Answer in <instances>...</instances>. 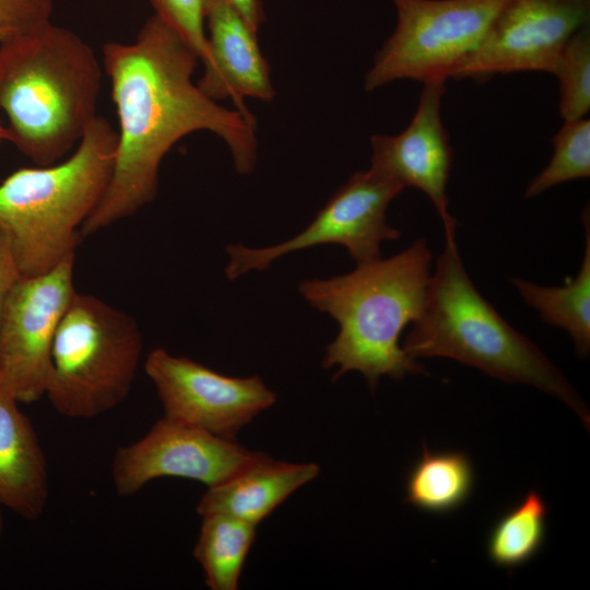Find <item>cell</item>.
Listing matches in <instances>:
<instances>
[{"mask_svg":"<svg viewBox=\"0 0 590 590\" xmlns=\"http://www.w3.org/2000/svg\"><path fill=\"white\" fill-rule=\"evenodd\" d=\"M199 58L157 14L133 43H107L104 67L119 121L109 185L81 227L88 236L154 200L160 164L185 135L208 130L228 145L236 170L249 174L257 161L256 119L228 109L192 81Z\"/></svg>","mask_w":590,"mask_h":590,"instance_id":"1","label":"cell"},{"mask_svg":"<svg viewBox=\"0 0 590 590\" xmlns=\"http://www.w3.org/2000/svg\"><path fill=\"white\" fill-rule=\"evenodd\" d=\"M432 260L427 241L418 238L403 251L357 263L346 274L300 282L304 299L339 324L322 362L326 368L338 367L333 379L356 370L374 390L381 376L401 379L423 371L400 345V337L422 312Z\"/></svg>","mask_w":590,"mask_h":590,"instance_id":"2","label":"cell"},{"mask_svg":"<svg viewBox=\"0 0 590 590\" xmlns=\"http://www.w3.org/2000/svg\"><path fill=\"white\" fill-rule=\"evenodd\" d=\"M102 70L70 30L45 22L0 48V109L10 142L33 162H58L96 116Z\"/></svg>","mask_w":590,"mask_h":590,"instance_id":"3","label":"cell"},{"mask_svg":"<svg viewBox=\"0 0 590 590\" xmlns=\"http://www.w3.org/2000/svg\"><path fill=\"white\" fill-rule=\"evenodd\" d=\"M402 347L413 359L448 357L503 381L535 387L569 405L589 428V410L565 376L476 290L456 237H445L424 307Z\"/></svg>","mask_w":590,"mask_h":590,"instance_id":"4","label":"cell"},{"mask_svg":"<svg viewBox=\"0 0 590 590\" xmlns=\"http://www.w3.org/2000/svg\"><path fill=\"white\" fill-rule=\"evenodd\" d=\"M116 146L117 132L96 115L66 161L20 168L0 184V228L22 276L75 255L81 227L109 185Z\"/></svg>","mask_w":590,"mask_h":590,"instance_id":"5","label":"cell"},{"mask_svg":"<svg viewBox=\"0 0 590 590\" xmlns=\"http://www.w3.org/2000/svg\"><path fill=\"white\" fill-rule=\"evenodd\" d=\"M142 352L137 321L75 292L56 332L46 397L59 414L93 418L129 394Z\"/></svg>","mask_w":590,"mask_h":590,"instance_id":"6","label":"cell"},{"mask_svg":"<svg viewBox=\"0 0 590 590\" xmlns=\"http://www.w3.org/2000/svg\"><path fill=\"white\" fill-rule=\"evenodd\" d=\"M397 26L374 58L364 86L411 79L446 81L484 40L506 0H391Z\"/></svg>","mask_w":590,"mask_h":590,"instance_id":"7","label":"cell"},{"mask_svg":"<svg viewBox=\"0 0 590 590\" xmlns=\"http://www.w3.org/2000/svg\"><path fill=\"white\" fill-rule=\"evenodd\" d=\"M403 190L371 167L356 172L296 236L263 248L228 245L225 274L235 280L253 270H266L282 256L326 244L344 246L357 263L378 259L381 243L400 237V232L388 224L386 212Z\"/></svg>","mask_w":590,"mask_h":590,"instance_id":"8","label":"cell"},{"mask_svg":"<svg viewBox=\"0 0 590 590\" xmlns=\"http://www.w3.org/2000/svg\"><path fill=\"white\" fill-rule=\"evenodd\" d=\"M74 257L45 273L22 276L5 303L0 319V380L20 403L46 394L54 339L76 292Z\"/></svg>","mask_w":590,"mask_h":590,"instance_id":"9","label":"cell"},{"mask_svg":"<svg viewBox=\"0 0 590 590\" xmlns=\"http://www.w3.org/2000/svg\"><path fill=\"white\" fill-rule=\"evenodd\" d=\"M144 369L163 416L228 440L276 400L258 376H226L162 347L149 353Z\"/></svg>","mask_w":590,"mask_h":590,"instance_id":"10","label":"cell"},{"mask_svg":"<svg viewBox=\"0 0 590 590\" xmlns=\"http://www.w3.org/2000/svg\"><path fill=\"white\" fill-rule=\"evenodd\" d=\"M589 22L590 0H506L482 44L451 78L553 73L569 38Z\"/></svg>","mask_w":590,"mask_h":590,"instance_id":"11","label":"cell"},{"mask_svg":"<svg viewBox=\"0 0 590 590\" xmlns=\"http://www.w3.org/2000/svg\"><path fill=\"white\" fill-rule=\"evenodd\" d=\"M255 451L165 416L140 439L119 447L111 461L117 494L130 496L160 477L216 485L246 464Z\"/></svg>","mask_w":590,"mask_h":590,"instance_id":"12","label":"cell"},{"mask_svg":"<svg viewBox=\"0 0 590 590\" xmlns=\"http://www.w3.org/2000/svg\"><path fill=\"white\" fill-rule=\"evenodd\" d=\"M445 83H423L416 111L401 133L370 138V167L403 189L414 187L423 191L442 222L445 237H456L457 222L448 210L447 197L452 149L440 110Z\"/></svg>","mask_w":590,"mask_h":590,"instance_id":"13","label":"cell"},{"mask_svg":"<svg viewBox=\"0 0 590 590\" xmlns=\"http://www.w3.org/2000/svg\"><path fill=\"white\" fill-rule=\"evenodd\" d=\"M209 62L197 83L214 101L231 97L248 110L243 98L270 102L275 95L270 69L255 33L225 0H205Z\"/></svg>","mask_w":590,"mask_h":590,"instance_id":"14","label":"cell"},{"mask_svg":"<svg viewBox=\"0 0 590 590\" xmlns=\"http://www.w3.org/2000/svg\"><path fill=\"white\" fill-rule=\"evenodd\" d=\"M0 380V508L38 519L48 502L47 460L31 420Z\"/></svg>","mask_w":590,"mask_h":590,"instance_id":"15","label":"cell"},{"mask_svg":"<svg viewBox=\"0 0 590 590\" xmlns=\"http://www.w3.org/2000/svg\"><path fill=\"white\" fill-rule=\"evenodd\" d=\"M319 474L316 463H290L256 452L221 483L208 487L197 511L223 514L258 524L297 488Z\"/></svg>","mask_w":590,"mask_h":590,"instance_id":"16","label":"cell"},{"mask_svg":"<svg viewBox=\"0 0 590 590\" xmlns=\"http://www.w3.org/2000/svg\"><path fill=\"white\" fill-rule=\"evenodd\" d=\"M583 209L585 249L578 274L563 286H542L512 278L510 281L527 305L541 319L564 329L571 338L576 353L585 358L590 352V217Z\"/></svg>","mask_w":590,"mask_h":590,"instance_id":"17","label":"cell"},{"mask_svg":"<svg viewBox=\"0 0 590 590\" xmlns=\"http://www.w3.org/2000/svg\"><path fill=\"white\" fill-rule=\"evenodd\" d=\"M475 474L469 456L461 451H432L423 447L405 482V502L432 514H447L471 496Z\"/></svg>","mask_w":590,"mask_h":590,"instance_id":"18","label":"cell"},{"mask_svg":"<svg viewBox=\"0 0 590 590\" xmlns=\"http://www.w3.org/2000/svg\"><path fill=\"white\" fill-rule=\"evenodd\" d=\"M256 524L223 514L202 516L193 550L205 582L212 590H236Z\"/></svg>","mask_w":590,"mask_h":590,"instance_id":"19","label":"cell"},{"mask_svg":"<svg viewBox=\"0 0 590 590\" xmlns=\"http://www.w3.org/2000/svg\"><path fill=\"white\" fill-rule=\"evenodd\" d=\"M547 512L543 496L535 489L529 491L491 529L486 543L491 562L515 569L531 560L544 543Z\"/></svg>","mask_w":590,"mask_h":590,"instance_id":"20","label":"cell"},{"mask_svg":"<svg viewBox=\"0 0 590 590\" xmlns=\"http://www.w3.org/2000/svg\"><path fill=\"white\" fill-rule=\"evenodd\" d=\"M548 164L529 182L524 198H535L546 190L590 176V120L586 117L564 121L552 139Z\"/></svg>","mask_w":590,"mask_h":590,"instance_id":"21","label":"cell"},{"mask_svg":"<svg viewBox=\"0 0 590 590\" xmlns=\"http://www.w3.org/2000/svg\"><path fill=\"white\" fill-rule=\"evenodd\" d=\"M559 85L564 121L586 117L590 109V28L576 32L562 50L553 71Z\"/></svg>","mask_w":590,"mask_h":590,"instance_id":"22","label":"cell"},{"mask_svg":"<svg viewBox=\"0 0 590 590\" xmlns=\"http://www.w3.org/2000/svg\"><path fill=\"white\" fill-rule=\"evenodd\" d=\"M156 13L193 50L202 64L210 59L204 31L205 0H151Z\"/></svg>","mask_w":590,"mask_h":590,"instance_id":"23","label":"cell"},{"mask_svg":"<svg viewBox=\"0 0 590 590\" xmlns=\"http://www.w3.org/2000/svg\"><path fill=\"white\" fill-rule=\"evenodd\" d=\"M54 0H0V48L50 21Z\"/></svg>","mask_w":590,"mask_h":590,"instance_id":"24","label":"cell"},{"mask_svg":"<svg viewBox=\"0 0 590 590\" xmlns=\"http://www.w3.org/2000/svg\"><path fill=\"white\" fill-rule=\"evenodd\" d=\"M22 278V273L13 255L8 237L0 228V319L5 303Z\"/></svg>","mask_w":590,"mask_h":590,"instance_id":"25","label":"cell"},{"mask_svg":"<svg viewBox=\"0 0 590 590\" xmlns=\"http://www.w3.org/2000/svg\"><path fill=\"white\" fill-rule=\"evenodd\" d=\"M243 17L247 25L257 33L263 22L261 0H225Z\"/></svg>","mask_w":590,"mask_h":590,"instance_id":"26","label":"cell"},{"mask_svg":"<svg viewBox=\"0 0 590 590\" xmlns=\"http://www.w3.org/2000/svg\"><path fill=\"white\" fill-rule=\"evenodd\" d=\"M3 140L10 141V133H9L8 128L3 127L0 123V141H3Z\"/></svg>","mask_w":590,"mask_h":590,"instance_id":"27","label":"cell"},{"mask_svg":"<svg viewBox=\"0 0 590 590\" xmlns=\"http://www.w3.org/2000/svg\"><path fill=\"white\" fill-rule=\"evenodd\" d=\"M3 527H4L3 517H2V512L0 508V536L2 535Z\"/></svg>","mask_w":590,"mask_h":590,"instance_id":"28","label":"cell"}]
</instances>
